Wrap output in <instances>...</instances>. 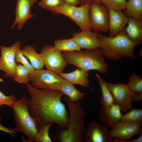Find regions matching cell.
<instances>
[{
    "label": "cell",
    "instance_id": "obj_13",
    "mask_svg": "<svg viewBox=\"0 0 142 142\" xmlns=\"http://www.w3.org/2000/svg\"><path fill=\"white\" fill-rule=\"evenodd\" d=\"M84 139L85 142H112L113 140L109 129L93 120L88 124Z\"/></svg>",
    "mask_w": 142,
    "mask_h": 142
},
{
    "label": "cell",
    "instance_id": "obj_35",
    "mask_svg": "<svg viewBox=\"0 0 142 142\" xmlns=\"http://www.w3.org/2000/svg\"><path fill=\"white\" fill-rule=\"evenodd\" d=\"M87 3H89L90 4L95 3L102 4L100 2V0H80V6Z\"/></svg>",
    "mask_w": 142,
    "mask_h": 142
},
{
    "label": "cell",
    "instance_id": "obj_16",
    "mask_svg": "<svg viewBox=\"0 0 142 142\" xmlns=\"http://www.w3.org/2000/svg\"><path fill=\"white\" fill-rule=\"evenodd\" d=\"M72 38L81 49H93L100 47L97 33L91 30L75 32Z\"/></svg>",
    "mask_w": 142,
    "mask_h": 142
},
{
    "label": "cell",
    "instance_id": "obj_19",
    "mask_svg": "<svg viewBox=\"0 0 142 142\" xmlns=\"http://www.w3.org/2000/svg\"><path fill=\"white\" fill-rule=\"evenodd\" d=\"M127 27L124 31L132 40L140 43L142 42V19H136L128 17Z\"/></svg>",
    "mask_w": 142,
    "mask_h": 142
},
{
    "label": "cell",
    "instance_id": "obj_31",
    "mask_svg": "<svg viewBox=\"0 0 142 142\" xmlns=\"http://www.w3.org/2000/svg\"><path fill=\"white\" fill-rule=\"evenodd\" d=\"M65 3L64 0H40L38 5L43 8L50 11L52 9Z\"/></svg>",
    "mask_w": 142,
    "mask_h": 142
},
{
    "label": "cell",
    "instance_id": "obj_12",
    "mask_svg": "<svg viewBox=\"0 0 142 142\" xmlns=\"http://www.w3.org/2000/svg\"><path fill=\"white\" fill-rule=\"evenodd\" d=\"M142 123L137 122L118 123L110 131L113 138H115L112 142H125L134 135L140 134L142 133Z\"/></svg>",
    "mask_w": 142,
    "mask_h": 142
},
{
    "label": "cell",
    "instance_id": "obj_18",
    "mask_svg": "<svg viewBox=\"0 0 142 142\" xmlns=\"http://www.w3.org/2000/svg\"><path fill=\"white\" fill-rule=\"evenodd\" d=\"M89 74V71L77 69L70 73H64L62 72L58 75L73 84L79 85L85 88H88L90 85V81L88 78Z\"/></svg>",
    "mask_w": 142,
    "mask_h": 142
},
{
    "label": "cell",
    "instance_id": "obj_10",
    "mask_svg": "<svg viewBox=\"0 0 142 142\" xmlns=\"http://www.w3.org/2000/svg\"><path fill=\"white\" fill-rule=\"evenodd\" d=\"M89 20L91 30L95 33L109 31L108 10L102 4H90Z\"/></svg>",
    "mask_w": 142,
    "mask_h": 142
},
{
    "label": "cell",
    "instance_id": "obj_38",
    "mask_svg": "<svg viewBox=\"0 0 142 142\" xmlns=\"http://www.w3.org/2000/svg\"><path fill=\"white\" fill-rule=\"evenodd\" d=\"M141 54L142 55V50H141L140 51V52L139 54V56H141Z\"/></svg>",
    "mask_w": 142,
    "mask_h": 142
},
{
    "label": "cell",
    "instance_id": "obj_34",
    "mask_svg": "<svg viewBox=\"0 0 142 142\" xmlns=\"http://www.w3.org/2000/svg\"><path fill=\"white\" fill-rule=\"evenodd\" d=\"M132 102H137L142 101V92H132L131 95Z\"/></svg>",
    "mask_w": 142,
    "mask_h": 142
},
{
    "label": "cell",
    "instance_id": "obj_25",
    "mask_svg": "<svg viewBox=\"0 0 142 142\" xmlns=\"http://www.w3.org/2000/svg\"><path fill=\"white\" fill-rule=\"evenodd\" d=\"M120 122L125 123L137 122L142 123V109L132 108L126 114L122 115Z\"/></svg>",
    "mask_w": 142,
    "mask_h": 142
},
{
    "label": "cell",
    "instance_id": "obj_2",
    "mask_svg": "<svg viewBox=\"0 0 142 142\" xmlns=\"http://www.w3.org/2000/svg\"><path fill=\"white\" fill-rule=\"evenodd\" d=\"M64 100L70 113L68 126L66 129L57 126L53 134V139L60 142H83V135L86 130L85 110L79 101L72 102L67 97L64 98Z\"/></svg>",
    "mask_w": 142,
    "mask_h": 142
},
{
    "label": "cell",
    "instance_id": "obj_5",
    "mask_svg": "<svg viewBox=\"0 0 142 142\" xmlns=\"http://www.w3.org/2000/svg\"><path fill=\"white\" fill-rule=\"evenodd\" d=\"M12 109L15 124V127L13 128V130L24 133L29 142L34 141L38 129L30 113L28 99L22 97L15 102Z\"/></svg>",
    "mask_w": 142,
    "mask_h": 142
},
{
    "label": "cell",
    "instance_id": "obj_29",
    "mask_svg": "<svg viewBox=\"0 0 142 142\" xmlns=\"http://www.w3.org/2000/svg\"><path fill=\"white\" fill-rule=\"evenodd\" d=\"M52 125L48 124L38 129L35 138L36 142H52L49 134V129Z\"/></svg>",
    "mask_w": 142,
    "mask_h": 142
},
{
    "label": "cell",
    "instance_id": "obj_4",
    "mask_svg": "<svg viewBox=\"0 0 142 142\" xmlns=\"http://www.w3.org/2000/svg\"><path fill=\"white\" fill-rule=\"evenodd\" d=\"M62 54L67 64L74 65L79 69L89 71L96 70L102 74L108 71V65L99 48L83 51L63 52Z\"/></svg>",
    "mask_w": 142,
    "mask_h": 142
},
{
    "label": "cell",
    "instance_id": "obj_21",
    "mask_svg": "<svg viewBox=\"0 0 142 142\" xmlns=\"http://www.w3.org/2000/svg\"><path fill=\"white\" fill-rule=\"evenodd\" d=\"M21 50L24 55L29 59L31 64L35 69H43L44 64L42 56L40 54L36 52L32 46H26Z\"/></svg>",
    "mask_w": 142,
    "mask_h": 142
},
{
    "label": "cell",
    "instance_id": "obj_28",
    "mask_svg": "<svg viewBox=\"0 0 142 142\" xmlns=\"http://www.w3.org/2000/svg\"><path fill=\"white\" fill-rule=\"evenodd\" d=\"M127 84L132 92H142V79L135 72L130 75Z\"/></svg>",
    "mask_w": 142,
    "mask_h": 142
},
{
    "label": "cell",
    "instance_id": "obj_24",
    "mask_svg": "<svg viewBox=\"0 0 142 142\" xmlns=\"http://www.w3.org/2000/svg\"><path fill=\"white\" fill-rule=\"evenodd\" d=\"M53 43L55 48L61 52L81 51V49L72 38L68 39H57L54 41Z\"/></svg>",
    "mask_w": 142,
    "mask_h": 142
},
{
    "label": "cell",
    "instance_id": "obj_15",
    "mask_svg": "<svg viewBox=\"0 0 142 142\" xmlns=\"http://www.w3.org/2000/svg\"><path fill=\"white\" fill-rule=\"evenodd\" d=\"M99 113L101 123L111 129L115 124L120 121L122 115L120 107L116 103L110 106H102Z\"/></svg>",
    "mask_w": 142,
    "mask_h": 142
},
{
    "label": "cell",
    "instance_id": "obj_33",
    "mask_svg": "<svg viewBox=\"0 0 142 142\" xmlns=\"http://www.w3.org/2000/svg\"><path fill=\"white\" fill-rule=\"evenodd\" d=\"M1 118L0 116V131L9 134L13 137L14 136L17 134V132L14 130L13 128H7L3 126L1 123Z\"/></svg>",
    "mask_w": 142,
    "mask_h": 142
},
{
    "label": "cell",
    "instance_id": "obj_39",
    "mask_svg": "<svg viewBox=\"0 0 142 142\" xmlns=\"http://www.w3.org/2000/svg\"><path fill=\"white\" fill-rule=\"evenodd\" d=\"M1 105V104H0V106H1V105Z\"/></svg>",
    "mask_w": 142,
    "mask_h": 142
},
{
    "label": "cell",
    "instance_id": "obj_9",
    "mask_svg": "<svg viewBox=\"0 0 142 142\" xmlns=\"http://www.w3.org/2000/svg\"><path fill=\"white\" fill-rule=\"evenodd\" d=\"M40 54L46 68L57 74L63 72L68 64L61 52L56 50L53 45L44 46Z\"/></svg>",
    "mask_w": 142,
    "mask_h": 142
},
{
    "label": "cell",
    "instance_id": "obj_8",
    "mask_svg": "<svg viewBox=\"0 0 142 142\" xmlns=\"http://www.w3.org/2000/svg\"><path fill=\"white\" fill-rule=\"evenodd\" d=\"M21 46L19 41L16 42L9 47L0 46V70L4 72L6 77L13 79L14 77L17 65L16 55Z\"/></svg>",
    "mask_w": 142,
    "mask_h": 142
},
{
    "label": "cell",
    "instance_id": "obj_7",
    "mask_svg": "<svg viewBox=\"0 0 142 142\" xmlns=\"http://www.w3.org/2000/svg\"><path fill=\"white\" fill-rule=\"evenodd\" d=\"M31 84L38 89L56 90L58 87L66 80L53 72L43 69L30 74Z\"/></svg>",
    "mask_w": 142,
    "mask_h": 142
},
{
    "label": "cell",
    "instance_id": "obj_3",
    "mask_svg": "<svg viewBox=\"0 0 142 142\" xmlns=\"http://www.w3.org/2000/svg\"><path fill=\"white\" fill-rule=\"evenodd\" d=\"M96 33L102 53L105 57L114 60L124 57L133 59L136 58L134 50L140 44L131 39L124 30L118 32L112 37Z\"/></svg>",
    "mask_w": 142,
    "mask_h": 142
},
{
    "label": "cell",
    "instance_id": "obj_27",
    "mask_svg": "<svg viewBox=\"0 0 142 142\" xmlns=\"http://www.w3.org/2000/svg\"><path fill=\"white\" fill-rule=\"evenodd\" d=\"M126 0H100L102 4L108 10L121 11L125 8Z\"/></svg>",
    "mask_w": 142,
    "mask_h": 142
},
{
    "label": "cell",
    "instance_id": "obj_14",
    "mask_svg": "<svg viewBox=\"0 0 142 142\" xmlns=\"http://www.w3.org/2000/svg\"><path fill=\"white\" fill-rule=\"evenodd\" d=\"M38 0H17L15 11V17L11 29L16 25L18 30L21 29L28 20L35 16L32 14L31 9Z\"/></svg>",
    "mask_w": 142,
    "mask_h": 142
},
{
    "label": "cell",
    "instance_id": "obj_32",
    "mask_svg": "<svg viewBox=\"0 0 142 142\" xmlns=\"http://www.w3.org/2000/svg\"><path fill=\"white\" fill-rule=\"evenodd\" d=\"M17 101V98L14 94L6 95L0 91V104L8 106L11 108Z\"/></svg>",
    "mask_w": 142,
    "mask_h": 142
},
{
    "label": "cell",
    "instance_id": "obj_20",
    "mask_svg": "<svg viewBox=\"0 0 142 142\" xmlns=\"http://www.w3.org/2000/svg\"><path fill=\"white\" fill-rule=\"evenodd\" d=\"M57 90L62 93L65 95L71 101H78L83 99L85 96V93L78 90L74 84L65 80L60 84L57 87Z\"/></svg>",
    "mask_w": 142,
    "mask_h": 142
},
{
    "label": "cell",
    "instance_id": "obj_17",
    "mask_svg": "<svg viewBox=\"0 0 142 142\" xmlns=\"http://www.w3.org/2000/svg\"><path fill=\"white\" fill-rule=\"evenodd\" d=\"M109 37L114 36L117 33L125 29L128 17L121 11L113 9L108 10Z\"/></svg>",
    "mask_w": 142,
    "mask_h": 142
},
{
    "label": "cell",
    "instance_id": "obj_36",
    "mask_svg": "<svg viewBox=\"0 0 142 142\" xmlns=\"http://www.w3.org/2000/svg\"><path fill=\"white\" fill-rule=\"evenodd\" d=\"M64 0L65 3L70 5L76 6L80 3V0Z\"/></svg>",
    "mask_w": 142,
    "mask_h": 142
},
{
    "label": "cell",
    "instance_id": "obj_30",
    "mask_svg": "<svg viewBox=\"0 0 142 142\" xmlns=\"http://www.w3.org/2000/svg\"><path fill=\"white\" fill-rule=\"evenodd\" d=\"M16 60L17 63H19L27 68L30 74L34 73L35 69L27 60V58L23 54L21 49L17 52L16 55Z\"/></svg>",
    "mask_w": 142,
    "mask_h": 142
},
{
    "label": "cell",
    "instance_id": "obj_6",
    "mask_svg": "<svg viewBox=\"0 0 142 142\" xmlns=\"http://www.w3.org/2000/svg\"><path fill=\"white\" fill-rule=\"evenodd\" d=\"M90 5V3H87L77 7L65 3L50 11L53 14H62L69 17L76 23L81 31L91 30L89 20Z\"/></svg>",
    "mask_w": 142,
    "mask_h": 142
},
{
    "label": "cell",
    "instance_id": "obj_22",
    "mask_svg": "<svg viewBox=\"0 0 142 142\" xmlns=\"http://www.w3.org/2000/svg\"><path fill=\"white\" fill-rule=\"evenodd\" d=\"M96 76L102 93L99 103L102 107L110 106L115 103L113 95L106 85V82L98 74H96Z\"/></svg>",
    "mask_w": 142,
    "mask_h": 142
},
{
    "label": "cell",
    "instance_id": "obj_23",
    "mask_svg": "<svg viewBox=\"0 0 142 142\" xmlns=\"http://www.w3.org/2000/svg\"><path fill=\"white\" fill-rule=\"evenodd\" d=\"M123 12L128 17L142 19V0H128Z\"/></svg>",
    "mask_w": 142,
    "mask_h": 142
},
{
    "label": "cell",
    "instance_id": "obj_26",
    "mask_svg": "<svg viewBox=\"0 0 142 142\" xmlns=\"http://www.w3.org/2000/svg\"><path fill=\"white\" fill-rule=\"evenodd\" d=\"M14 80L19 83L26 84L30 81V74L26 68L21 64H17Z\"/></svg>",
    "mask_w": 142,
    "mask_h": 142
},
{
    "label": "cell",
    "instance_id": "obj_37",
    "mask_svg": "<svg viewBox=\"0 0 142 142\" xmlns=\"http://www.w3.org/2000/svg\"><path fill=\"white\" fill-rule=\"evenodd\" d=\"M142 133L140 134V135L138 138L135 139H131L128 140V142H142Z\"/></svg>",
    "mask_w": 142,
    "mask_h": 142
},
{
    "label": "cell",
    "instance_id": "obj_11",
    "mask_svg": "<svg viewBox=\"0 0 142 142\" xmlns=\"http://www.w3.org/2000/svg\"><path fill=\"white\" fill-rule=\"evenodd\" d=\"M115 103L120 107L121 112L125 113L132 108L131 91L127 84L122 83L113 84L106 82Z\"/></svg>",
    "mask_w": 142,
    "mask_h": 142
},
{
    "label": "cell",
    "instance_id": "obj_1",
    "mask_svg": "<svg viewBox=\"0 0 142 142\" xmlns=\"http://www.w3.org/2000/svg\"><path fill=\"white\" fill-rule=\"evenodd\" d=\"M26 87L30 96L28 100L29 112L38 129L48 124L67 128L69 115L61 100L64 95L62 93L37 88L29 83L26 84Z\"/></svg>",
    "mask_w": 142,
    "mask_h": 142
}]
</instances>
